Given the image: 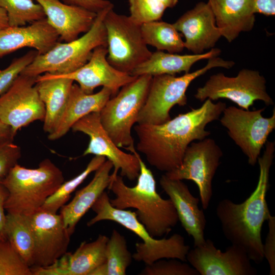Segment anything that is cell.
<instances>
[{
    "label": "cell",
    "mask_w": 275,
    "mask_h": 275,
    "mask_svg": "<svg viewBox=\"0 0 275 275\" xmlns=\"http://www.w3.org/2000/svg\"><path fill=\"white\" fill-rule=\"evenodd\" d=\"M186 258L201 275L257 274L245 251L235 244H232L225 252H222L208 239L204 244L189 249Z\"/></svg>",
    "instance_id": "2e32d148"
},
{
    "label": "cell",
    "mask_w": 275,
    "mask_h": 275,
    "mask_svg": "<svg viewBox=\"0 0 275 275\" xmlns=\"http://www.w3.org/2000/svg\"><path fill=\"white\" fill-rule=\"evenodd\" d=\"M108 237L99 235L93 241L82 242L73 253H66L55 263L58 275H90L106 259Z\"/></svg>",
    "instance_id": "484cf974"
},
{
    "label": "cell",
    "mask_w": 275,
    "mask_h": 275,
    "mask_svg": "<svg viewBox=\"0 0 275 275\" xmlns=\"http://www.w3.org/2000/svg\"><path fill=\"white\" fill-rule=\"evenodd\" d=\"M268 232L265 242L263 244L264 257L269 266V274H275V217L271 215L267 220Z\"/></svg>",
    "instance_id": "74e56055"
},
{
    "label": "cell",
    "mask_w": 275,
    "mask_h": 275,
    "mask_svg": "<svg viewBox=\"0 0 275 275\" xmlns=\"http://www.w3.org/2000/svg\"><path fill=\"white\" fill-rule=\"evenodd\" d=\"M0 275H32L30 267L7 239H0Z\"/></svg>",
    "instance_id": "836d02e7"
},
{
    "label": "cell",
    "mask_w": 275,
    "mask_h": 275,
    "mask_svg": "<svg viewBox=\"0 0 275 275\" xmlns=\"http://www.w3.org/2000/svg\"><path fill=\"white\" fill-rule=\"evenodd\" d=\"M73 82L70 78L51 76L46 73L36 77L35 86L45 109L43 130L48 134L56 129L60 121Z\"/></svg>",
    "instance_id": "cb8c5ba5"
},
{
    "label": "cell",
    "mask_w": 275,
    "mask_h": 275,
    "mask_svg": "<svg viewBox=\"0 0 275 275\" xmlns=\"http://www.w3.org/2000/svg\"><path fill=\"white\" fill-rule=\"evenodd\" d=\"M21 155L20 147L13 141L0 143V178H4L18 163Z\"/></svg>",
    "instance_id": "8d00e7d4"
},
{
    "label": "cell",
    "mask_w": 275,
    "mask_h": 275,
    "mask_svg": "<svg viewBox=\"0 0 275 275\" xmlns=\"http://www.w3.org/2000/svg\"><path fill=\"white\" fill-rule=\"evenodd\" d=\"M264 77L257 70L243 69L235 77L218 73L211 75L203 86L198 88L195 97L201 102L207 99H227L249 110L256 100L262 101L266 105L273 104Z\"/></svg>",
    "instance_id": "30bf717a"
},
{
    "label": "cell",
    "mask_w": 275,
    "mask_h": 275,
    "mask_svg": "<svg viewBox=\"0 0 275 275\" xmlns=\"http://www.w3.org/2000/svg\"><path fill=\"white\" fill-rule=\"evenodd\" d=\"M223 155L213 139L206 138L193 142L186 148L180 166L165 175L173 179L194 181L198 187L202 207L207 209L212 197V180Z\"/></svg>",
    "instance_id": "7c38bea8"
},
{
    "label": "cell",
    "mask_w": 275,
    "mask_h": 275,
    "mask_svg": "<svg viewBox=\"0 0 275 275\" xmlns=\"http://www.w3.org/2000/svg\"><path fill=\"white\" fill-rule=\"evenodd\" d=\"M255 13L266 16L275 14V0H253Z\"/></svg>",
    "instance_id": "60d3db41"
},
{
    "label": "cell",
    "mask_w": 275,
    "mask_h": 275,
    "mask_svg": "<svg viewBox=\"0 0 275 275\" xmlns=\"http://www.w3.org/2000/svg\"><path fill=\"white\" fill-rule=\"evenodd\" d=\"M130 152L136 156L140 163L137 183L129 187L122 176L111 174L107 188L115 198L109 199L110 203L118 209H135L138 220L152 237L167 235L179 221L174 205L170 199H164L157 193L154 177L135 148Z\"/></svg>",
    "instance_id": "3957f363"
},
{
    "label": "cell",
    "mask_w": 275,
    "mask_h": 275,
    "mask_svg": "<svg viewBox=\"0 0 275 275\" xmlns=\"http://www.w3.org/2000/svg\"><path fill=\"white\" fill-rule=\"evenodd\" d=\"M9 26L7 12L0 7V30Z\"/></svg>",
    "instance_id": "7bdbcfd3"
},
{
    "label": "cell",
    "mask_w": 275,
    "mask_h": 275,
    "mask_svg": "<svg viewBox=\"0 0 275 275\" xmlns=\"http://www.w3.org/2000/svg\"><path fill=\"white\" fill-rule=\"evenodd\" d=\"M234 65L232 61L215 57L208 59L206 65L202 68L181 76L170 74L153 76L136 123L157 125L169 121L171 119L170 112L174 106H184L187 104L186 92L194 79L212 68L230 69Z\"/></svg>",
    "instance_id": "52a82bcc"
},
{
    "label": "cell",
    "mask_w": 275,
    "mask_h": 275,
    "mask_svg": "<svg viewBox=\"0 0 275 275\" xmlns=\"http://www.w3.org/2000/svg\"><path fill=\"white\" fill-rule=\"evenodd\" d=\"M3 178H0V239H6L5 225L6 214H5V204L8 196V191L2 182Z\"/></svg>",
    "instance_id": "ab89813d"
},
{
    "label": "cell",
    "mask_w": 275,
    "mask_h": 275,
    "mask_svg": "<svg viewBox=\"0 0 275 275\" xmlns=\"http://www.w3.org/2000/svg\"><path fill=\"white\" fill-rule=\"evenodd\" d=\"M111 4L97 13L91 29L80 37L68 42H58L43 54H37L20 74L37 77L43 73L62 75L71 73L90 59L93 50L99 46L107 47V36L103 20Z\"/></svg>",
    "instance_id": "8992f818"
},
{
    "label": "cell",
    "mask_w": 275,
    "mask_h": 275,
    "mask_svg": "<svg viewBox=\"0 0 275 275\" xmlns=\"http://www.w3.org/2000/svg\"><path fill=\"white\" fill-rule=\"evenodd\" d=\"M43 8L49 24L60 40L68 42L78 38L92 27L97 13L59 0H34Z\"/></svg>",
    "instance_id": "44dd1931"
},
{
    "label": "cell",
    "mask_w": 275,
    "mask_h": 275,
    "mask_svg": "<svg viewBox=\"0 0 275 275\" xmlns=\"http://www.w3.org/2000/svg\"><path fill=\"white\" fill-rule=\"evenodd\" d=\"M2 182L8 191L5 204L7 213L31 216L64 182V177L59 167L45 158L36 169L16 164Z\"/></svg>",
    "instance_id": "277c9868"
},
{
    "label": "cell",
    "mask_w": 275,
    "mask_h": 275,
    "mask_svg": "<svg viewBox=\"0 0 275 275\" xmlns=\"http://www.w3.org/2000/svg\"><path fill=\"white\" fill-rule=\"evenodd\" d=\"M141 30L146 44L157 50L175 53L181 52L185 48L181 34L173 24L152 21L142 24Z\"/></svg>",
    "instance_id": "83f0119b"
},
{
    "label": "cell",
    "mask_w": 275,
    "mask_h": 275,
    "mask_svg": "<svg viewBox=\"0 0 275 275\" xmlns=\"http://www.w3.org/2000/svg\"><path fill=\"white\" fill-rule=\"evenodd\" d=\"M173 24L183 35L185 48L194 54L202 53L205 50L213 48L222 37L208 2L198 3Z\"/></svg>",
    "instance_id": "ac0fdd59"
},
{
    "label": "cell",
    "mask_w": 275,
    "mask_h": 275,
    "mask_svg": "<svg viewBox=\"0 0 275 275\" xmlns=\"http://www.w3.org/2000/svg\"><path fill=\"white\" fill-rule=\"evenodd\" d=\"M221 52V49L216 48H211L205 53L184 55L157 50L152 52L147 60L136 66L130 74L134 76L143 75L154 76L161 74L175 75L182 72L187 73L198 61L218 57Z\"/></svg>",
    "instance_id": "4316f807"
},
{
    "label": "cell",
    "mask_w": 275,
    "mask_h": 275,
    "mask_svg": "<svg viewBox=\"0 0 275 275\" xmlns=\"http://www.w3.org/2000/svg\"><path fill=\"white\" fill-rule=\"evenodd\" d=\"M15 136L11 127L0 120V143L13 141Z\"/></svg>",
    "instance_id": "b9f144b4"
},
{
    "label": "cell",
    "mask_w": 275,
    "mask_h": 275,
    "mask_svg": "<svg viewBox=\"0 0 275 275\" xmlns=\"http://www.w3.org/2000/svg\"><path fill=\"white\" fill-rule=\"evenodd\" d=\"M29 216L34 240L30 268L49 266L67 252L71 235L60 214L40 209Z\"/></svg>",
    "instance_id": "9a60e30c"
},
{
    "label": "cell",
    "mask_w": 275,
    "mask_h": 275,
    "mask_svg": "<svg viewBox=\"0 0 275 275\" xmlns=\"http://www.w3.org/2000/svg\"><path fill=\"white\" fill-rule=\"evenodd\" d=\"M112 96L107 88L96 93L87 94L78 85L73 84L68 101L60 121L56 129L48 134L50 140H56L65 135L74 123L85 116L94 112H100Z\"/></svg>",
    "instance_id": "d4e9b609"
},
{
    "label": "cell",
    "mask_w": 275,
    "mask_h": 275,
    "mask_svg": "<svg viewBox=\"0 0 275 275\" xmlns=\"http://www.w3.org/2000/svg\"><path fill=\"white\" fill-rule=\"evenodd\" d=\"M152 77L149 75L138 76L122 87L99 112L103 128L119 148L129 151L135 148L131 129L145 102Z\"/></svg>",
    "instance_id": "ba28073f"
},
{
    "label": "cell",
    "mask_w": 275,
    "mask_h": 275,
    "mask_svg": "<svg viewBox=\"0 0 275 275\" xmlns=\"http://www.w3.org/2000/svg\"><path fill=\"white\" fill-rule=\"evenodd\" d=\"M226 107L225 103L207 99L197 108L181 114L160 124L134 126L138 138L137 150L159 171L168 172L181 164L186 148L195 141L210 134L208 124L217 120Z\"/></svg>",
    "instance_id": "6da1fadb"
},
{
    "label": "cell",
    "mask_w": 275,
    "mask_h": 275,
    "mask_svg": "<svg viewBox=\"0 0 275 275\" xmlns=\"http://www.w3.org/2000/svg\"><path fill=\"white\" fill-rule=\"evenodd\" d=\"M5 233L7 239L31 267L34 249L30 216L19 214H6Z\"/></svg>",
    "instance_id": "f1b7e54d"
},
{
    "label": "cell",
    "mask_w": 275,
    "mask_h": 275,
    "mask_svg": "<svg viewBox=\"0 0 275 275\" xmlns=\"http://www.w3.org/2000/svg\"><path fill=\"white\" fill-rule=\"evenodd\" d=\"M113 168L112 162L106 160L95 171L94 177L90 183L77 191L71 202L61 208L60 214L71 235L81 217L108 187L111 181L110 172Z\"/></svg>",
    "instance_id": "603a6c76"
},
{
    "label": "cell",
    "mask_w": 275,
    "mask_h": 275,
    "mask_svg": "<svg viewBox=\"0 0 275 275\" xmlns=\"http://www.w3.org/2000/svg\"><path fill=\"white\" fill-rule=\"evenodd\" d=\"M159 183L172 201L182 226L193 237L194 246L204 244L206 219L203 211L198 207L200 199L191 194L182 180L171 179L164 174Z\"/></svg>",
    "instance_id": "d6986e66"
},
{
    "label": "cell",
    "mask_w": 275,
    "mask_h": 275,
    "mask_svg": "<svg viewBox=\"0 0 275 275\" xmlns=\"http://www.w3.org/2000/svg\"><path fill=\"white\" fill-rule=\"evenodd\" d=\"M74 132H81L90 138L88 146L83 153L85 156L93 154L105 157L113 164V175L120 170L121 176L130 181L136 179L140 166L136 156L121 150L103 128L99 112L90 113L77 121L71 127Z\"/></svg>",
    "instance_id": "5bb4252c"
},
{
    "label": "cell",
    "mask_w": 275,
    "mask_h": 275,
    "mask_svg": "<svg viewBox=\"0 0 275 275\" xmlns=\"http://www.w3.org/2000/svg\"><path fill=\"white\" fill-rule=\"evenodd\" d=\"M109 197L105 191L98 198L91 208L95 216L88 223L92 226L102 221L116 222L138 235L142 242L135 244V252L132 258L146 265H151L161 259H177L186 261V255L190 249L185 243L184 237L174 234L168 238L156 239L152 237L144 225L138 220L135 212L120 209L113 207Z\"/></svg>",
    "instance_id": "5b68a950"
},
{
    "label": "cell",
    "mask_w": 275,
    "mask_h": 275,
    "mask_svg": "<svg viewBox=\"0 0 275 275\" xmlns=\"http://www.w3.org/2000/svg\"><path fill=\"white\" fill-rule=\"evenodd\" d=\"M140 275H199V272L188 264L177 259H161L146 266Z\"/></svg>",
    "instance_id": "e575fe53"
},
{
    "label": "cell",
    "mask_w": 275,
    "mask_h": 275,
    "mask_svg": "<svg viewBox=\"0 0 275 275\" xmlns=\"http://www.w3.org/2000/svg\"><path fill=\"white\" fill-rule=\"evenodd\" d=\"M65 4L84 8L96 13L112 3L107 0H62Z\"/></svg>",
    "instance_id": "f35d334b"
},
{
    "label": "cell",
    "mask_w": 275,
    "mask_h": 275,
    "mask_svg": "<svg viewBox=\"0 0 275 275\" xmlns=\"http://www.w3.org/2000/svg\"><path fill=\"white\" fill-rule=\"evenodd\" d=\"M265 108L245 110L234 106L226 107L220 119L229 136L246 156L249 164L254 166L270 133L275 129V108L271 117L265 118Z\"/></svg>",
    "instance_id": "8fae6325"
},
{
    "label": "cell",
    "mask_w": 275,
    "mask_h": 275,
    "mask_svg": "<svg viewBox=\"0 0 275 275\" xmlns=\"http://www.w3.org/2000/svg\"><path fill=\"white\" fill-rule=\"evenodd\" d=\"M263 155L257 162L259 175L257 185L250 197L241 203L228 199L221 200L216 214L226 238L242 248L249 258L256 264L264 259L261 230L264 222L271 215L267 201L269 172L272 164L275 143L267 141Z\"/></svg>",
    "instance_id": "7a4b0ae2"
},
{
    "label": "cell",
    "mask_w": 275,
    "mask_h": 275,
    "mask_svg": "<svg viewBox=\"0 0 275 275\" xmlns=\"http://www.w3.org/2000/svg\"><path fill=\"white\" fill-rule=\"evenodd\" d=\"M113 8L103 20L107 36L106 59L117 69L130 74L150 57L152 52L143 39L141 25L129 16L116 13Z\"/></svg>",
    "instance_id": "9c48e42d"
},
{
    "label": "cell",
    "mask_w": 275,
    "mask_h": 275,
    "mask_svg": "<svg viewBox=\"0 0 275 275\" xmlns=\"http://www.w3.org/2000/svg\"><path fill=\"white\" fill-rule=\"evenodd\" d=\"M216 26L229 43L241 32L251 31L255 22L253 0H208Z\"/></svg>",
    "instance_id": "7402d4cb"
},
{
    "label": "cell",
    "mask_w": 275,
    "mask_h": 275,
    "mask_svg": "<svg viewBox=\"0 0 275 275\" xmlns=\"http://www.w3.org/2000/svg\"><path fill=\"white\" fill-rule=\"evenodd\" d=\"M106 160V158L103 156L95 155L82 172L73 178L64 182L46 200L40 209L56 213L66 203L75 189L92 172L97 170Z\"/></svg>",
    "instance_id": "4dcf8cb0"
},
{
    "label": "cell",
    "mask_w": 275,
    "mask_h": 275,
    "mask_svg": "<svg viewBox=\"0 0 275 275\" xmlns=\"http://www.w3.org/2000/svg\"><path fill=\"white\" fill-rule=\"evenodd\" d=\"M36 50L28 51L20 57L15 58L6 68L0 70V96L7 92L15 80L38 54Z\"/></svg>",
    "instance_id": "d590c367"
},
{
    "label": "cell",
    "mask_w": 275,
    "mask_h": 275,
    "mask_svg": "<svg viewBox=\"0 0 275 275\" xmlns=\"http://www.w3.org/2000/svg\"><path fill=\"white\" fill-rule=\"evenodd\" d=\"M59 40V34L46 18L26 26H9L0 30V58L24 47L33 48L38 54H43Z\"/></svg>",
    "instance_id": "ffe728a7"
},
{
    "label": "cell",
    "mask_w": 275,
    "mask_h": 275,
    "mask_svg": "<svg viewBox=\"0 0 275 275\" xmlns=\"http://www.w3.org/2000/svg\"><path fill=\"white\" fill-rule=\"evenodd\" d=\"M130 18L142 24L159 20L167 8L175 7L178 0H128Z\"/></svg>",
    "instance_id": "d6a6232c"
},
{
    "label": "cell",
    "mask_w": 275,
    "mask_h": 275,
    "mask_svg": "<svg viewBox=\"0 0 275 275\" xmlns=\"http://www.w3.org/2000/svg\"><path fill=\"white\" fill-rule=\"evenodd\" d=\"M107 47L99 46L93 51L91 56L84 65L75 71L66 74L55 75L54 77L70 78L78 83L81 89L87 94L93 93L99 86L108 88L112 96H115L119 89L134 80L138 76L121 71L108 62Z\"/></svg>",
    "instance_id": "e0dca14e"
},
{
    "label": "cell",
    "mask_w": 275,
    "mask_h": 275,
    "mask_svg": "<svg viewBox=\"0 0 275 275\" xmlns=\"http://www.w3.org/2000/svg\"><path fill=\"white\" fill-rule=\"evenodd\" d=\"M36 77L20 74L10 88L0 96V120L17 131L30 123L43 122L45 109L35 87Z\"/></svg>",
    "instance_id": "4fadbf2b"
},
{
    "label": "cell",
    "mask_w": 275,
    "mask_h": 275,
    "mask_svg": "<svg viewBox=\"0 0 275 275\" xmlns=\"http://www.w3.org/2000/svg\"><path fill=\"white\" fill-rule=\"evenodd\" d=\"M105 261L90 275H125L132 255L128 251L125 238L117 230H113L105 251Z\"/></svg>",
    "instance_id": "f546056e"
},
{
    "label": "cell",
    "mask_w": 275,
    "mask_h": 275,
    "mask_svg": "<svg viewBox=\"0 0 275 275\" xmlns=\"http://www.w3.org/2000/svg\"><path fill=\"white\" fill-rule=\"evenodd\" d=\"M0 7L7 12L9 25H25L46 18L42 7L33 0H0Z\"/></svg>",
    "instance_id": "1f68e13d"
}]
</instances>
